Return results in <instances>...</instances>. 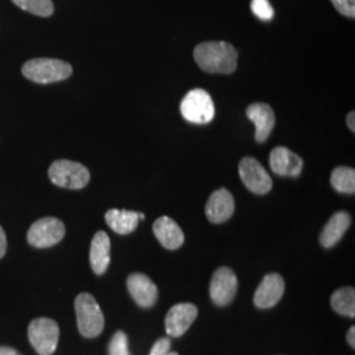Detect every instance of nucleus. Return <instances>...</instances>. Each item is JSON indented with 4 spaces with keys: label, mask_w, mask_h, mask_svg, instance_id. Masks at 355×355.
I'll use <instances>...</instances> for the list:
<instances>
[{
    "label": "nucleus",
    "mask_w": 355,
    "mask_h": 355,
    "mask_svg": "<svg viewBox=\"0 0 355 355\" xmlns=\"http://www.w3.org/2000/svg\"><path fill=\"white\" fill-rule=\"evenodd\" d=\"M237 51L224 41L203 42L193 51L198 66L211 74H232L237 69Z\"/></svg>",
    "instance_id": "nucleus-1"
},
{
    "label": "nucleus",
    "mask_w": 355,
    "mask_h": 355,
    "mask_svg": "<svg viewBox=\"0 0 355 355\" xmlns=\"http://www.w3.org/2000/svg\"><path fill=\"white\" fill-rule=\"evenodd\" d=\"M21 73L26 79L35 83L49 85L67 79L73 74V67L69 62H64L62 60L33 58L23 64Z\"/></svg>",
    "instance_id": "nucleus-2"
},
{
    "label": "nucleus",
    "mask_w": 355,
    "mask_h": 355,
    "mask_svg": "<svg viewBox=\"0 0 355 355\" xmlns=\"http://www.w3.org/2000/svg\"><path fill=\"white\" fill-rule=\"evenodd\" d=\"M76 312L78 329L83 337L95 338L102 333L104 316L98 302L91 293L82 292L76 296Z\"/></svg>",
    "instance_id": "nucleus-3"
},
{
    "label": "nucleus",
    "mask_w": 355,
    "mask_h": 355,
    "mask_svg": "<svg viewBox=\"0 0 355 355\" xmlns=\"http://www.w3.org/2000/svg\"><path fill=\"white\" fill-rule=\"evenodd\" d=\"M51 183L69 190L85 189L89 182V171L86 166L67 159L51 164L48 171Z\"/></svg>",
    "instance_id": "nucleus-4"
},
{
    "label": "nucleus",
    "mask_w": 355,
    "mask_h": 355,
    "mask_svg": "<svg viewBox=\"0 0 355 355\" xmlns=\"http://www.w3.org/2000/svg\"><path fill=\"white\" fill-rule=\"evenodd\" d=\"M180 114L192 124H208L215 117V104L205 89H191L180 103Z\"/></svg>",
    "instance_id": "nucleus-5"
},
{
    "label": "nucleus",
    "mask_w": 355,
    "mask_h": 355,
    "mask_svg": "<svg viewBox=\"0 0 355 355\" xmlns=\"http://www.w3.org/2000/svg\"><path fill=\"white\" fill-rule=\"evenodd\" d=\"M28 337L38 354L51 355L58 345L60 327L51 318H36L28 327Z\"/></svg>",
    "instance_id": "nucleus-6"
},
{
    "label": "nucleus",
    "mask_w": 355,
    "mask_h": 355,
    "mask_svg": "<svg viewBox=\"0 0 355 355\" xmlns=\"http://www.w3.org/2000/svg\"><path fill=\"white\" fill-rule=\"evenodd\" d=\"M66 228L57 217H44L31 225L26 234L29 245L37 249L51 248L64 240Z\"/></svg>",
    "instance_id": "nucleus-7"
},
{
    "label": "nucleus",
    "mask_w": 355,
    "mask_h": 355,
    "mask_svg": "<svg viewBox=\"0 0 355 355\" xmlns=\"http://www.w3.org/2000/svg\"><path fill=\"white\" fill-rule=\"evenodd\" d=\"M239 171L245 187L254 193L265 195L272 189V179L267 174L265 167L252 157L242 159Z\"/></svg>",
    "instance_id": "nucleus-8"
},
{
    "label": "nucleus",
    "mask_w": 355,
    "mask_h": 355,
    "mask_svg": "<svg viewBox=\"0 0 355 355\" xmlns=\"http://www.w3.org/2000/svg\"><path fill=\"white\" fill-rule=\"evenodd\" d=\"M237 277L232 268H217L209 286V295L212 302L218 306H224L232 303L237 292Z\"/></svg>",
    "instance_id": "nucleus-9"
},
{
    "label": "nucleus",
    "mask_w": 355,
    "mask_h": 355,
    "mask_svg": "<svg viewBox=\"0 0 355 355\" xmlns=\"http://www.w3.org/2000/svg\"><path fill=\"white\" fill-rule=\"evenodd\" d=\"M198 318V308L191 303H180L171 306L166 316V331L171 337L184 334Z\"/></svg>",
    "instance_id": "nucleus-10"
},
{
    "label": "nucleus",
    "mask_w": 355,
    "mask_h": 355,
    "mask_svg": "<svg viewBox=\"0 0 355 355\" xmlns=\"http://www.w3.org/2000/svg\"><path fill=\"white\" fill-rule=\"evenodd\" d=\"M284 280L279 274H268L254 293V304L261 309L277 305L284 293Z\"/></svg>",
    "instance_id": "nucleus-11"
},
{
    "label": "nucleus",
    "mask_w": 355,
    "mask_h": 355,
    "mask_svg": "<svg viewBox=\"0 0 355 355\" xmlns=\"http://www.w3.org/2000/svg\"><path fill=\"white\" fill-rule=\"evenodd\" d=\"M127 286L133 300L142 308H150L157 303L158 288L149 277L140 272L132 274L128 278Z\"/></svg>",
    "instance_id": "nucleus-12"
},
{
    "label": "nucleus",
    "mask_w": 355,
    "mask_h": 355,
    "mask_svg": "<svg viewBox=\"0 0 355 355\" xmlns=\"http://www.w3.org/2000/svg\"><path fill=\"white\" fill-rule=\"evenodd\" d=\"M234 212V199L227 189L215 191L205 205V215L214 224H221L229 220Z\"/></svg>",
    "instance_id": "nucleus-13"
},
{
    "label": "nucleus",
    "mask_w": 355,
    "mask_h": 355,
    "mask_svg": "<svg viewBox=\"0 0 355 355\" xmlns=\"http://www.w3.org/2000/svg\"><path fill=\"white\" fill-rule=\"evenodd\" d=\"M270 167L280 177H299L303 168V159L290 149L279 146L270 154Z\"/></svg>",
    "instance_id": "nucleus-14"
},
{
    "label": "nucleus",
    "mask_w": 355,
    "mask_h": 355,
    "mask_svg": "<svg viewBox=\"0 0 355 355\" xmlns=\"http://www.w3.org/2000/svg\"><path fill=\"white\" fill-rule=\"evenodd\" d=\"M246 114L255 125V140L258 142L266 141L275 125V114L272 108L265 103H254L246 110Z\"/></svg>",
    "instance_id": "nucleus-15"
},
{
    "label": "nucleus",
    "mask_w": 355,
    "mask_h": 355,
    "mask_svg": "<svg viewBox=\"0 0 355 355\" xmlns=\"http://www.w3.org/2000/svg\"><path fill=\"white\" fill-rule=\"evenodd\" d=\"M153 232L159 243L168 250H177L184 242V234L182 229L173 218L167 216H162L155 220Z\"/></svg>",
    "instance_id": "nucleus-16"
},
{
    "label": "nucleus",
    "mask_w": 355,
    "mask_h": 355,
    "mask_svg": "<svg viewBox=\"0 0 355 355\" xmlns=\"http://www.w3.org/2000/svg\"><path fill=\"white\" fill-rule=\"evenodd\" d=\"M111 261V241L105 232L99 230L91 242L89 262L96 275H103L110 266Z\"/></svg>",
    "instance_id": "nucleus-17"
},
{
    "label": "nucleus",
    "mask_w": 355,
    "mask_h": 355,
    "mask_svg": "<svg viewBox=\"0 0 355 355\" xmlns=\"http://www.w3.org/2000/svg\"><path fill=\"white\" fill-rule=\"evenodd\" d=\"M352 224V218L347 212H337L330 217L329 221L322 229L320 234V243L325 248L330 249L337 245L343 239V234Z\"/></svg>",
    "instance_id": "nucleus-18"
},
{
    "label": "nucleus",
    "mask_w": 355,
    "mask_h": 355,
    "mask_svg": "<svg viewBox=\"0 0 355 355\" xmlns=\"http://www.w3.org/2000/svg\"><path fill=\"white\" fill-rule=\"evenodd\" d=\"M140 220H145L144 214L127 211V209H110L105 214V223L114 233L125 236L135 232Z\"/></svg>",
    "instance_id": "nucleus-19"
},
{
    "label": "nucleus",
    "mask_w": 355,
    "mask_h": 355,
    "mask_svg": "<svg viewBox=\"0 0 355 355\" xmlns=\"http://www.w3.org/2000/svg\"><path fill=\"white\" fill-rule=\"evenodd\" d=\"M331 308L347 318H355V291L353 287H345L334 292L330 297Z\"/></svg>",
    "instance_id": "nucleus-20"
},
{
    "label": "nucleus",
    "mask_w": 355,
    "mask_h": 355,
    "mask_svg": "<svg viewBox=\"0 0 355 355\" xmlns=\"http://www.w3.org/2000/svg\"><path fill=\"white\" fill-rule=\"evenodd\" d=\"M330 183L333 189L343 193H354L355 192V171L352 167L340 166L333 170Z\"/></svg>",
    "instance_id": "nucleus-21"
},
{
    "label": "nucleus",
    "mask_w": 355,
    "mask_h": 355,
    "mask_svg": "<svg viewBox=\"0 0 355 355\" xmlns=\"http://www.w3.org/2000/svg\"><path fill=\"white\" fill-rule=\"evenodd\" d=\"M13 3L26 12L49 17L54 12V4L51 0H12Z\"/></svg>",
    "instance_id": "nucleus-22"
},
{
    "label": "nucleus",
    "mask_w": 355,
    "mask_h": 355,
    "mask_svg": "<svg viewBox=\"0 0 355 355\" xmlns=\"http://www.w3.org/2000/svg\"><path fill=\"white\" fill-rule=\"evenodd\" d=\"M108 355H132L129 352L127 334L124 331L119 330L112 336L108 345Z\"/></svg>",
    "instance_id": "nucleus-23"
},
{
    "label": "nucleus",
    "mask_w": 355,
    "mask_h": 355,
    "mask_svg": "<svg viewBox=\"0 0 355 355\" xmlns=\"http://www.w3.org/2000/svg\"><path fill=\"white\" fill-rule=\"evenodd\" d=\"M252 11L263 21H268L274 17V10L268 0H252Z\"/></svg>",
    "instance_id": "nucleus-24"
},
{
    "label": "nucleus",
    "mask_w": 355,
    "mask_h": 355,
    "mask_svg": "<svg viewBox=\"0 0 355 355\" xmlns=\"http://www.w3.org/2000/svg\"><path fill=\"white\" fill-rule=\"evenodd\" d=\"M334 8L346 17H355V0H330Z\"/></svg>",
    "instance_id": "nucleus-25"
},
{
    "label": "nucleus",
    "mask_w": 355,
    "mask_h": 355,
    "mask_svg": "<svg viewBox=\"0 0 355 355\" xmlns=\"http://www.w3.org/2000/svg\"><path fill=\"white\" fill-rule=\"evenodd\" d=\"M171 341L168 338H159L153 345L152 352L149 355H166L170 352Z\"/></svg>",
    "instance_id": "nucleus-26"
},
{
    "label": "nucleus",
    "mask_w": 355,
    "mask_h": 355,
    "mask_svg": "<svg viewBox=\"0 0 355 355\" xmlns=\"http://www.w3.org/2000/svg\"><path fill=\"white\" fill-rule=\"evenodd\" d=\"M6 252H7V237L4 230L0 227V259L6 255Z\"/></svg>",
    "instance_id": "nucleus-27"
},
{
    "label": "nucleus",
    "mask_w": 355,
    "mask_h": 355,
    "mask_svg": "<svg viewBox=\"0 0 355 355\" xmlns=\"http://www.w3.org/2000/svg\"><path fill=\"white\" fill-rule=\"evenodd\" d=\"M355 112H350V114H347V117H346V123H347V127L349 129L352 130V132H354L355 130Z\"/></svg>",
    "instance_id": "nucleus-28"
},
{
    "label": "nucleus",
    "mask_w": 355,
    "mask_h": 355,
    "mask_svg": "<svg viewBox=\"0 0 355 355\" xmlns=\"http://www.w3.org/2000/svg\"><path fill=\"white\" fill-rule=\"evenodd\" d=\"M0 355H21L15 349L7 347V346H0Z\"/></svg>",
    "instance_id": "nucleus-29"
},
{
    "label": "nucleus",
    "mask_w": 355,
    "mask_h": 355,
    "mask_svg": "<svg viewBox=\"0 0 355 355\" xmlns=\"http://www.w3.org/2000/svg\"><path fill=\"white\" fill-rule=\"evenodd\" d=\"M347 343L354 349L355 347V328L352 327L347 331Z\"/></svg>",
    "instance_id": "nucleus-30"
},
{
    "label": "nucleus",
    "mask_w": 355,
    "mask_h": 355,
    "mask_svg": "<svg viewBox=\"0 0 355 355\" xmlns=\"http://www.w3.org/2000/svg\"><path fill=\"white\" fill-rule=\"evenodd\" d=\"M166 355H179L178 353H167Z\"/></svg>",
    "instance_id": "nucleus-31"
}]
</instances>
